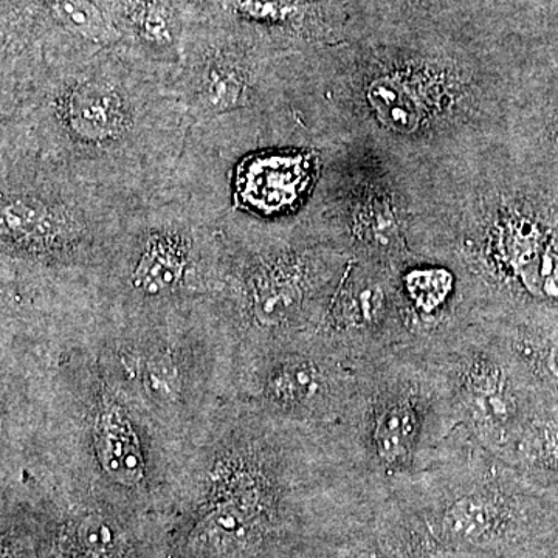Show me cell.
Listing matches in <instances>:
<instances>
[{
  "label": "cell",
  "mask_w": 558,
  "mask_h": 558,
  "mask_svg": "<svg viewBox=\"0 0 558 558\" xmlns=\"http://www.w3.org/2000/svg\"><path fill=\"white\" fill-rule=\"evenodd\" d=\"M336 424L351 475L380 487L421 478L461 432L438 351L413 343L360 363Z\"/></svg>",
  "instance_id": "cell-5"
},
{
  "label": "cell",
  "mask_w": 558,
  "mask_h": 558,
  "mask_svg": "<svg viewBox=\"0 0 558 558\" xmlns=\"http://www.w3.org/2000/svg\"><path fill=\"white\" fill-rule=\"evenodd\" d=\"M293 54L242 33L189 39L174 78L186 145L230 165L255 150L306 146L290 105Z\"/></svg>",
  "instance_id": "cell-7"
},
{
  "label": "cell",
  "mask_w": 558,
  "mask_h": 558,
  "mask_svg": "<svg viewBox=\"0 0 558 558\" xmlns=\"http://www.w3.org/2000/svg\"><path fill=\"white\" fill-rule=\"evenodd\" d=\"M515 60L442 44L295 53L290 105L307 146L424 167L502 138Z\"/></svg>",
  "instance_id": "cell-2"
},
{
  "label": "cell",
  "mask_w": 558,
  "mask_h": 558,
  "mask_svg": "<svg viewBox=\"0 0 558 558\" xmlns=\"http://www.w3.org/2000/svg\"><path fill=\"white\" fill-rule=\"evenodd\" d=\"M92 447L101 472L112 483L137 487L148 475L143 440L123 400L102 389L92 418Z\"/></svg>",
  "instance_id": "cell-13"
},
{
  "label": "cell",
  "mask_w": 558,
  "mask_h": 558,
  "mask_svg": "<svg viewBox=\"0 0 558 558\" xmlns=\"http://www.w3.org/2000/svg\"><path fill=\"white\" fill-rule=\"evenodd\" d=\"M186 143L174 80L120 47L2 58L0 160L137 204L168 185Z\"/></svg>",
  "instance_id": "cell-1"
},
{
  "label": "cell",
  "mask_w": 558,
  "mask_h": 558,
  "mask_svg": "<svg viewBox=\"0 0 558 558\" xmlns=\"http://www.w3.org/2000/svg\"><path fill=\"white\" fill-rule=\"evenodd\" d=\"M132 205L60 172L0 160L3 303L92 293Z\"/></svg>",
  "instance_id": "cell-4"
},
{
  "label": "cell",
  "mask_w": 558,
  "mask_h": 558,
  "mask_svg": "<svg viewBox=\"0 0 558 558\" xmlns=\"http://www.w3.org/2000/svg\"><path fill=\"white\" fill-rule=\"evenodd\" d=\"M322 170V149L282 146L255 150L230 171L231 208L260 219L301 215Z\"/></svg>",
  "instance_id": "cell-12"
},
{
  "label": "cell",
  "mask_w": 558,
  "mask_h": 558,
  "mask_svg": "<svg viewBox=\"0 0 558 558\" xmlns=\"http://www.w3.org/2000/svg\"><path fill=\"white\" fill-rule=\"evenodd\" d=\"M432 343L449 381L459 427L488 453L508 461L527 422L546 402L508 333L468 323Z\"/></svg>",
  "instance_id": "cell-9"
},
{
  "label": "cell",
  "mask_w": 558,
  "mask_h": 558,
  "mask_svg": "<svg viewBox=\"0 0 558 558\" xmlns=\"http://www.w3.org/2000/svg\"><path fill=\"white\" fill-rule=\"evenodd\" d=\"M535 486L558 497V403L546 400L527 422L508 458Z\"/></svg>",
  "instance_id": "cell-14"
},
{
  "label": "cell",
  "mask_w": 558,
  "mask_h": 558,
  "mask_svg": "<svg viewBox=\"0 0 558 558\" xmlns=\"http://www.w3.org/2000/svg\"><path fill=\"white\" fill-rule=\"evenodd\" d=\"M502 330L508 333L510 343L543 398L558 403V336L531 330Z\"/></svg>",
  "instance_id": "cell-15"
},
{
  "label": "cell",
  "mask_w": 558,
  "mask_h": 558,
  "mask_svg": "<svg viewBox=\"0 0 558 558\" xmlns=\"http://www.w3.org/2000/svg\"><path fill=\"white\" fill-rule=\"evenodd\" d=\"M418 165L371 146H329L300 218L351 258L399 266L418 255Z\"/></svg>",
  "instance_id": "cell-8"
},
{
  "label": "cell",
  "mask_w": 558,
  "mask_h": 558,
  "mask_svg": "<svg viewBox=\"0 0 558 558\" xmlns=\"http://www.w3.org/2000/svg\"><path fill=\"white\" fill-rule=\"evenodd\" d=\"M310 337L355 362L416 343L407 322L396 266L349 259Z\"/></svg>",
  "instance_id": "cell-10"
},
{
  "label": "cell",
  "mask_w": 558,
  "mask_h": 558,
  "mask_svg": "<svg viewBox=\"0 0 558 558\" xmlns=\"http://www.w3.org/2000/svg\"><path fill=\"white\" fill-rule=\"evenodd\" d=\"M418 186L417 253L457 274L469 322L558 336V175L499 138Z\"/></svg>",
  "instance_id": "cell-3"
},
{
  "label": "cell",
  "mask_w": 558,
  "mask_h": 558,
  "mask_svg": "<svg viewBox=\"0 0 558 558\" xmlns=\"http://www.w3.org/2000/svg\"><path fill=\"white\" fill-rule=\"evenodd\" d=\"M222 245V288L204 306L274 347L314 332L351 259L300 215L260 219L231 208Z\"/></svg>",
  "instance_id": "cell-6"
},
{
  "label": "cell",
  "mask_w": 558,
  "mask_h": 558,
  "mask_svg": "<svg viewBox=\"0 0 558 558\" xmlns=\"http://www.w3.org/2000/svg\"><path fill=\"white\" fill-rule=\"evenodd\" d=\"M267 360L260 395L267 409L290 421L333 422L351 398L360 363L315 337L278 344Z\"/></svg>",
  "instance_id": "cell-11"
},
{
  "label": "cell",
  "mask_w": 558,
  "mask_h": 558,
  "mask_svg": "<svg viewBox=\"0 0 558 558\" xmlns=\"http://www.w3.org/2000/svg\"><path fill=\"white\" fill-rule=\"evenodd\" d=\"M143 391L157 405L171 407L183 396V371L178 355L168 348L149 352L135 366Z\"/></svg>",
  "instance_id": "cell-16"
}]
</instances>
